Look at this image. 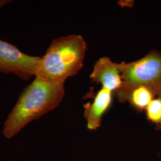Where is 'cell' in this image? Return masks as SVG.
<instances>
[{"label":"cell","mask_w":161,"mask_h":161,"mask_svg":"<svg viewBox=\"0 0 161 161\" xmlns=\"http://www.w3.org/2000/svg\"><path fill=\"white\" fill-rule=\"evenodd\" d=\"M64 94V82L50 83L35 78L23 89L4 125L3 134L12 138L31 121L56 108Z\"/></svg>","instance_id":"obj_1"},{"label":"cell","mask_w":161,"mask_h":161,"mask_svg":"<svg viewBox=\"0 0 161 161\" xmlns=\"http://www.w3.org/2000/svg\"><path fill=\"white\" fill-rule=\"evenodd\" d=\"M86 50V42L79 35L54 40L41 58L35 78L50 83H64L82 68Z\"/></svg>","instance_id":"obj_2"},{"label":"cell","mask_w":161,"mask_h":161,"mask_svg":"<svg viewBox=\"0 0 161 161\" xmlns=\"http://www.w3.org/2000/svg\"><path fill=\"white\" fill-rule=\"evenodd\" d=\"M122 78L128 86L144 85L161 90V53L152 50L136 61L121 63Z\"/></svg>","instance_id":"obj_3"},{"label":"cell","mask_w":161,"mask_h":161,"mask_svg":"<svg viewBox=\"0 0 161 161\" xmlns=\"http://www.w3.org/2000/svg\"><path fill=\"white\" fill-rule=\"evenodd\" d=\"M41 58L24 54L16 47L0 40V72L28 80L35 76Z\"/></svg>","instance_id":"obj_4"},{"label":"cell","mask_w":161,"mask_h":161,"mask_svg":"<svg viewBox=\"0 0 161 161\" xmlns=\"http://www.w3.org/2000/svg\"><path fill=\"white\" fill-rule=\"evenodd\" d=\"M90 79L92 82L100 84L102 87L114 93L124 85L121 64L115 63L108 57L99 58L94 66Z\"/></svg>","instance_id":"obj_5"},{"label":"cell","mask_w":161,"mask_h":161,"mask_svg":"<svg viewBox=\"0 0 161 161\" xmlns=\"http://www.w3.org/2000/svg\"><path fill=\"white\" fill-rule=\"evenodd\" d=\"M119 102H129L138 112L145 111L151 102L161 96V90L152 86L140 85L128 86L125 84L114 92Z\"/></svg>","instance_id":"obj_6"},{"label":"cell","mask_w":161,"mask_h":161,"mask_svg":"<svg viewBox=\"0 0 161 161\" xmlns=\"http://www.w3.org/2000/svg\"><path fill=\"white\" fill-rule=\"evenodd\" d=\"M113 92L103 87L97 92L92 103L84 105V116L89 130L95 131L101 125L103 116L112 103Z\"/></svg>","instance_id":"obj_7"},{"label":"cell","mask_w":161,"mask_h":161,"mask_svg":"<svg viewBox=\"0 0 161 161\" xmlns=\"http://www.w3.org/2000/svg\"><path fill=\"white\" fill-rule=\"evenodd\" d=\"M145 112L147 119L161 130V95L151 102Z\"/></svg>","instance_id":"obj_8"},{"label":"cell","mask_w":161,"mask_h":161,"mask_svg":"<svg viewBox=\"0 0 161 161\" xmlns=\"http://www.w3.org/2000/svg\"><path fill=\"white\" fill-rule=\"evenodd\" d=\"M10 2H12V1H8V0H0V8H1L3 6L6 5L7 4L10 3Z\"/></svg>","instance_id":"obj_9"}]
</instances>
